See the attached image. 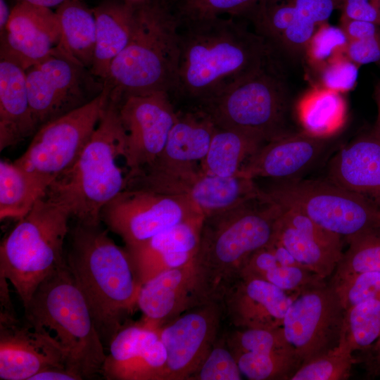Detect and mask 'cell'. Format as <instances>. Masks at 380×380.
<instances>
[{"instance_id":"6da1fadb","label":"cell","mask_w":380,"mask_h":380,"mask_svg":"<svg viewBox=\"0 0 380 380\" xmlns=\"http://www.w3.org/2000/svg\"><path fill=\"white\" fill-rule=\"evenodd\" d=\"M240 18L221 16L180 27L178 68L171 93L203 103L270 63L262 37Z\"/></svg>"},{"instance_id":"7a4b0ae2","label":"cell","mask_w":380,"mask_h":380,"mask_svg":"<svg viewBox=\"0 0 380 380\" xmlns=\"http://www.w3.org/2000/svg\"><path fill=\"white\" fill-rule=\"evenodd\" d=\"M69 236L68 267L103 344L109 345L137 310L141 283L126 248L100 224L77 222Z\"/></svg>"},{"instance_id":"3957f363","label":"cell","mask_w":380,"mask_h":380,"mask_svg":"<svg viewBox=\"0 0 380 380\" xmlns=\"http://www.w3.org/2000/svg\"><path fill=\"white\" fill-rule=\"evenodd\" d=\"M282 210L266 194L204 217L194 265L205 300L220 301L251 255L272 241Z\"/></svg>"},{"instance_id":"277c9868","label":"cell","mask_w":380,"mask_h":380,"mask_svg":"<svg viewBox=\"0 0 380 380\" xmlns=\"http://www.w3.org/2000/svg\"><path fill=\"white\" fill-rule=\"evenodd\" d=\"M180 50V23L169 0L135 6L129 42L113 61L103 81L115 102L131 94L171 93Z\"/></svg>"},{"instance_id":"5b68a950","label":"cell","mask_w":380,"mask_h":380,"mask_svg":"<svg viewBox=\"0 0 380 380\" xmlns=\"http://www.w3.org/2000/svg\"><path fill=\"white\" fill-rule=\"evenodd\" d=\"M125 134L117 103L108 99L99 122L81 154L46 193L70 211L77 222L100 224L103 208L126 188Z\"/></svg>"},{"instance_id":"8992f818","label":"cell","mask_w":380,"mask_h":380,"mask_svg":"<svg viewBox=\"0 0 380 380\" xmlns=\"http://www.w3.org/2000/svg\"><path fill=\"white\" fill-rule=\"evenodd\" d=\"M24 310L32 327L54 333L66 353L69 370L81 380L101 375L104 344L67 265L39 284Z\"/></svg>"},{"instance_id":"52a82bcc","label":"cell","mask_w":380,"mask_h":380,"mask_svg":"<svg viewBox=\"0 0 380 380\" xmlns=\"http://www.w3.org/2000/svg\"><path fill=\"white\" fill-rule=\"evenodd\" d=\"M71 217L46 191L2 241L0 275L13 285L24 308L39 284L67 265L64 244Z\"/></svg>"},{"instance_id":"ba28073f","label":"cell","mask_w":380,"mask_h":380,"mask_svg":"<svg viewBox=\"0 0 380 380\" xmlns=\"http://www.w3.org/2000/svg\"><path fill=\"white\" fill-rule=\"evenodd\" d=\"M270 65L195 106L205 112L220 128L251 134L266 142L284 134L286 88Z\"/></svg>"},{"instance_id":"9c48e42d","label":"cell","mask_w":380,"mask_h":380,"mask_svg":"<svg viewBox=\"0 0 380 380\" xmlns=\"http://www.w3.org/2000/svg\"><path fill=\"white\" fill-rule=\"evenodd\" d=\"M265 191L272 201L304 214L347 242L380 230V208L330 179L281 180Z\"/></svg>"},{"instance_id":"30bf717a","label":"cell","mask_w":380,"mask_h":380,"mask_svg":"<svg viewBox=\"0 0 380 380\" xmlns=\"http://www.w3.org/2000/svg\"><path fill=\"white\" fill-rule=\"evenodd\" d=\"M125 189H146L185 198L205 217L265 196L254 179L212 175L200 164L150 165L129 177Z\"/></svg>"},{"instance_id":"8fae6325","label":"cell","mask_w":380,"mask_h":380,"mask_svg":"<svg viewBox=\"0 0 380 380\" xmlns=\"http://www.w3.org/2000/svg\"><path fill=\"white\" fill-rule=\"evenodd\" d=\"M108 99L103 91L87 104L40 127L13 162L49 185L75 163L95 130Z\"/></svg>"},{"instance_id":"7c38bea8","label":"cell","mask_w":380,"mask_h":380,"mask_svg":"<svg viewBox=\"0 0 380 380\" xmlns=\"http://www.w3.org/2000/svg\"><path fill=\"white\" fill-rule=\"evenodd\" d=\"M30 106L37 130L43 125L91 102L104 82L56 47L25 70Z\"/></svg>"},{"instance_id":"4fadbf2b","label":"cell","mask_w":380,"mask_h":380,"mask_svg":"<svg viewBox=\"0 0 380 380\" xmlns=\"http://www.w3.org/2000/svg\"><path fill=\"white\" fill-rule=\"evenodd\" d=\"M197 215H203L185 198L146 189H125L103 208L101 221L129 248Z\"/></svg>"},{"instance_id":"5bb4252c","label":"cell","mask_w":380,"mask_h":380,"mask_svg":"<svg viewBox=\"0 0 380 380\" xmlns=\"http://www.w3.org/2000/svg\"><path fill=\"white\" fill-rule=\"evenodd\" d=\"M345 312L335 289L326 281L297 295L282 327L298 367L338 346Z\"/></svg>"},{"instance_id":"9a60e30c","label":"cell","mask_w":380,"mask_h":380,"mask_svg":"<svg viewBox=\"0 0 380 380\" xmlns=\"http://www.w3.org/2000/svg\"><path fill=\"white\" fill-rule=\"evenodd\" d=\"M115 103L125 134L124 162L127 180L160 156L177 112L170 93L163 91L131 94Z\"/></svg>"},{"instance_id":"2e32d148","label":"cell","mask_w":380,"mask_h":380,"mask_svg":"<svg viewBox=\"0 0 380 380\" xmlns=\"http://www.w3.org/2000/svg\"><path fill=\"white\" fill-rule=\"evenodd\" d=\"M223 309L209 300L185 311L158 329L166 354L164 380H189L217 339Z\"/></svg>"},{"instance_id":"e0dca14e","label":"cell","mask_w":380,"mask_h":380,"mask_svg":"<svg viewBox=\"0 0 380 380\" xmlns=\"http://www.w3.org/2000/svg\"><path fill=\"white\" fill-rule=\"evenodd\" d=\"M51 367L68 368L66 353L56 338L45 329L21 323L15 311L1 310L0 379L30 380Z\"/></svg>"},{"instance_id":"ac0fdd59","label":"cell","mask_w":380,"mask_h":380,"mask_svg":"<svg viewBox=\"0 0 380 380\" xmlns=\"http://www.w3.org/2000/svg\"><path fill=\"white\" fill-rule=\"evenodd\" d=\"M60 38L56 12L50 8L16 2L5 30L0 34V56L27 70L50 56Z\"/></svg>"},{"instance_id":"d6986e66","label":"cell","mask_w":380,"mask_h":380,"mask_svg":"<svg viewBox=\"0 0 380 380\" xmlns=\"http://www.w3.org/2000/svg\"><path fill=\"white\" fill-rule=\"evenodd\" d=\"M166 360L158 330L126 323L109 343L101 376L108 380H164Z\"/></svg>"},{"instance_id":"ffe728a7","label":"cell","mask_w":380,"mask_h":380,"mask_svg":"<svg viewBox=\"0 0 380 380\" xmlns=\"http://www.w3.org/2000/svg\"><path fill=\"white\" fill-rule=\"evenodd\" d=\"M262 279L239 276L224 291V316L237 329L282 327L285 314L297 296Z\"/></svg>"},{"instance_id":"44dd1931","label":"cell","mask_w":380,"mask_h":380,"mask_svg":"<svg viewBox=\"0 0 380 380\" xmlns=\"http://www.w3.org/2000/svg\"><path fill=\"white\" fill-rule=\"evenodd\" d=\"M282 208L273 239L303 267L323 279L330 277L343 253V238L297 210Z\"/></svg>"},{"instance_id":"7402d4cb","label":"cell","mask_w":380,"mask_h":380,"mask_svg":"<svg viewBox=\"0 0 380 380\" xmlns=\"http://www.w3.org/2000/svg\"><path fill=\"white\" fill-rule=\"evenodd\" d=\"M205 301L194 262L164 271L141 285L137 300L141 317L138 323L158 330Z\"/></svg>"},{"instance_id":"603a6c76","label":"cell","mask_w":380,"mask_h":380,"mask_svg":"<svg viewBox=\"0 0 380 380\" xmlns=\"http://www.w3.org/2000/svg\"><path fill=\"white\" fill-rule=\"evenodd\" d=\"M329 139L305 132L284 133L262 144L242 165L236 176L252 179H296L319 158L326 150Z\"/></svg>"},{"instance_id":"cb8c5ba5","label":"cell","mask_w":380,"mask_h":380,"mask_svg":"<svg viewBox=\"0 0 380 380\" xmlns=\"http://www.w3.org/2000/svg\"><path fill=\"white\" fill-rule=\"evenodd\" d=\"M203 215L189 218L137 246L127 248L141 285L156 275L194 262Z\"/></svg>"},{"instance_id":"d4e9b609","label":"cell","mask_w":380,"mask_h":380,"mask_svg":"<svg viewBox=\"0 0 380 380\" xmlns=\"http://www.w3.org/2000/svg\"><path fill=\"white\" fill-rule=\"evenodd\" d=\"M329 177L380 208V138L374 129L336 153L329 163Z\"/></svg>"},{"instance_id":"484cf974","label":"cell","mask_w":380,"mask_h":380,"mask_svg":"<svg viewBox=\"0 0 380 380\" xmlns=\"http://www.w3.org/2000/svg\"><path fill=\"white\" fill-rule=\"evenodd\" d=\"M36 131L25 70L15 61L0 56V151L33 136Z\"/></svg>"},{"instance_id":"4316f807","label":"cell","mask_w":380,"mask_h":380,"mask_svg":"<svg viewBox=\"0 0 380 380\" xmlns=\"http://www.w3.org/2000/svg\"><path fill=\"white\" fill-rule=\"evenodd\" d=\"M216 129L210 117L198 107L177 112L165 148L151 165L200 164L208 153Z\"/></svg>"},{"instance_id":"83f0119b","label":"cell","mask_w":380,"mask_h":380,"mask_svg":"<svg viewBox=\"0 0 380 380\" xmlns=\"http://www.w3.org/2000/svg\"><path fill=\"white\" fill-rule=\"evenodd\" d=\"M92 11L96 21V46L90 71L104 81L113 61L129 42L135 6L121 0H103Z\"/></svg>"},{"instance_id":"f1b7e54d","label":"cell","mask_w":380,"mask_h":380,"mask_svg":"<svg viewBox=\"0 0 380 380\" xmlns=\"http://www.w3.org/2000/svg\"><path fill=\"white\" fill-rule=\"evenodd\" d=\"M55 12L61 31L58 49L90 70L96 46V21L92 8L82 0H68Z\"/></svg>"},{"instance_id":"f546056e","label":"cell","mask_w":380,"mask_h":380,"mask_svg":"<svg viewBox=\"0 0 380 380\" xmlns=\"http://www.w3.org/2000/svg\"><path fill=\"white\" fill-rule=\"evenodd\" d=\"M296 113L305 133L330 139L343 127L347 105L342 94L323 87L308 91L298 101Z\"/></svg>"},{"instance_id":"4dcf8cb0","label":"cell","mask_w":380,"mask_h":380,"mask_svg":"<svg viewBox=\"0 0 380 380\" xmlns=\"http://www.w3.org/2000/svg\"><path fill=\"white\" fill-rule=\"evenodd\" d=\"M265 142L251 134L217 127L200 165L212 175L224 177L236 176L242 165Z\"/></svg>"},{"instance_id":"1f68e13d","label":"cell","mask_w":380,"mask_h":380,"mask_svg":"<svg viewBox=\"0 0 380 380\" xmlns=\"http://www.w3.org/2000/svg\"><path fill=\"white\" fill-rule=\"evenodd\" d=\"M47 189V185L14 162L1 160V221L23 218Z\"/></svg>"},{"instance_id":"d6a6232c","label":"cell","mask_w":380,"mask_h":380,"mask_svg":"<svg viewBox=\"0 0 380 380\" xmlns=\"http://www.w3.org/2000/svg\"><path fill=\"white\" fill-rule=\"evenodd\" d=\"M239 276L262 279L287 292L297 294L325 281L303 267L283 264L269 243L251 255Z\"/></svg>"},{"instance_id":"836d02e7","label":"cell","mask_w":380,"mask_h":380,"mask_svg":"<svg viewBox=\"0 0 380 380\" xmlns=\"http://www.w3.org/2000/svg\"><path fill=\"white\" fill-rule=\"evenodd\" d=\"M279 0H169L180 25L221 16L251 20Z\"/></svg>"},{"instance_id":"e575fe53","label":"cell","mask_w":380,"mask_h":380,"mask_svg":"<svg viewBox=\"0 0 380 380\" xmlns=\"http://www.w3.org/2000/svg\"><path fill=\"white\" fill-rule=\"evenodd\" d=\"M290 1L295 8L293 20L276 43L295 52L305 50L317 29L343 4V0Z\"/></svg>"},{"instance_id":"d590c367","label":"cell","mask_w":380,"mask_h":380,"mask_svg":"<svg viewBox=\"0 0 380 380\" xmlns=\"http://www.w3.org/2000/svg\"><path fill=\"white\" fill-rule=\"evenodd\" d=\"M379 336L380 298L363 301L346 310L340 342L353 353L365 350Z\"/></svg>"},{"instance_id":"8d00e7d4","label":"cell","mask_w":380,"mask_h":380,"mask_svg":"<svg viewBox=\"0 0 380 380\" xmlns=\"http://www.w3.org/2000/svg\"><path fill=\"white\" fill-rule=\"evenodd\" d=\"M243 376L251 380H290L298 368L291 352H246L233 354Z\"/></svg>"},{"instance_id":"74e56055","label":"cell","mask_w":380,"mask_h":380,"mask_svg":"<svg viewBox=\"0 0 380 380\" xmlns=\"http://www.w3.org/2000/svg\"><path fill=\"white\" fill-rule=\"evenodd\" d=\"M329 283L352 274L380 272V230L357 236L348 242Z\"/></svg>"},{"instance_id":"f35d334b","label":"cell","mask_w":380,"mask_h":380,"mask_svg":"<svg viewBox=\"0 0 380 380\" xmlns=\"http://www.w3.org/2000/svg\"><path fill=\"white\" fill-rule=\"evenodd\" d=\"M357 363L353 353L343 343L300 366L290 380H345Z\"/></svg>"},{"instance_id":"ab89813d","label":"cell","mask_w":380,"mask_h":380,"mask_svg":"<svg viewBox=\"0 0 380 380\" xmlns=\"http://www.w3.org/2000/svg\"><path fill=\"white\" fill-rule=\"evenodd\" d=\"M225 338L232 354L275 351L294 353L282 327L274 329H238Z\"/></svg>"},{"instance_id":"60d3db41","label":"cell","mask_w":380,"mask_h":380,"mask_svg":"<svg viewBox=\"0 0 380 380\" xmlns=\"http://www.w3.org/2000/svg\"><path fill=\"white\" fill-rule=\"evenodd\" d=\"M348 38L341 27L325 23L320 25L306 48L308 63L320 70L338 56L345 54Z\"/></svg>"},{"instance_id":"b9f144b4","label":"cell","mask_w":380,"mask_h":380,"mask_svg":"<svg viewBox=\"0 0 380 380\" xmlns=\"http://www.w3.org/2000/svg\"><path fill=\"white\" fill-rule=\"evenodd\" d=\"M242 376L224 336L217 339L205 360L189 380H241Z\"/></svg>"},{"instance_id":"7bdbcfd3","label":"cell","mask_w":380,"mask_h":380,"mask_svg":"<svg viewBox=\"0 0 380 380\" xmlns=\"http://www.w3.org/2000/svg\"><path fill=\"white\" fill-rule=\"evenodd\" d=\"M329 284L335 289L345 310L380 298V272H360Z\"/></svg>"},{"instance_id":"ee69618b","label":"cell","mask_w":380,"mask_h":380,"mask_svg":"<svg viewBox=\"0 0 380 380\" xmlns=\"http://www.w3.org/2000/svg\"><path fill=\"white\" fill-rule=\"evenodd\" d=\"M359 67L345 54L336 57L319 70L322 87L341 94L353 89Z\"/></svg>"},{"instance_id":"f6af8a7d","label":"cell","mask_w":380,"mask_h":380,"mask_svg":"<svg viewBox=\"0 0 380 380\" xmlns=\"http://www.w3.org/2000/svg\"><path fill=\"white\" fill-rule=\"evenodd\" d=\"M345 55L359 66L380 62V34L367 39L348 40Z\"/></svg>"},{"instance_id":"bcb514c9","label":"cell","mask_w":380,"mask_h":380,"mask_svg":"<svg viewBox=\"0 0 380 380\" xmlns=\"http://www.w3.org/2000/svg\"><path fill=\"white\" fill-rule=\"evenodd\" d=\"M343 17L380 25V0H343Z\"/></svg>"},{"instance_id":"7dc6e473","label":"cell","mask_w":380,"mask_h":380,"mask_svg":"<svg viewBox=\"0 0 380 380\" xmlns=\"http://www.w3.org/2000/svg\"><path fill=\"white\" fill-rule=\"evenodd\" d=\"M341 27L348 40L367 39L380 34V25L374 23L341 16Z\"/></svg>"},{"instance_id":"c3c4849f","label":"cell","mask_w":380,"mask_h":380,"mask_svg":"<svg viewBox=\"0 0 380 380\" xmlns=\"http://www.w3.org/2000/svg\"><path fill=\"white\" fill-rule=\"evenodd\" d=\"M359 353L360 355L356 357L357 362L363 365L367 377H380V336L374 343Z\"/></svg>"},{"instance_id":"681fc988","label":"cell","mask_w":380,"mask_h":380,"mask_svg":"<svg viewBox=\"0 0 380 380\" xmlns=\"http://www.w3.org/2000/svg\"><path fill=\"white\" fill-rule=\"evenodd\" d=\"M30 380H81V379L66 367H51L37 373Z\"/></svg>"},{"instance_id":"f907efd6","label":"cell","mask_w":380,"mask_h":380,"mask_svg":"<svg viewBox=\"0 0 380 380\" xmlns=\"http://www.w3.org/2000/svg\"><path fill=\"white\" fill-rule=\"evenodd\" d=\"M11 10L6 0H0V34L5 30L8 23Z\"/></svg>"},{"instance_id":"816d5d0a","label":"cell","mask_w":380,"mask_h":380,"mask_svg":"<svg viewBox=\"0 0 380 380\" xmlns=\"http://www.w3.org/2000/svg\"><path fill=\"white\" fill-rule=\"evenodd\" d=\"M16 2L24 1L44 7L51 8L58 6L68 0H15Z\"/></svg>"},{"instance_id":"f5cc1de1","label":"cell","mask_w":380,"mask_h":380,"mask_svg":"<svg viewBox=\"0 0 380 380\" xmlns=\"http://www.w3.org/2000/svg\"><path fill=\"white\" fill-rule=\"evenodd\" d=\"M374 96L377 106V118L374 131L380 138V82L375 88Z\"/></svg>"},{"instance_id":"db71d44e","label":"cell","mask_w":380,"mask_h":380,"mask_svg":"<svg viewBox=\"0 0 380 380\" xmlns=\"http://www.w3.org/2000/svg\"><path fill=\"white\" fill-rule=\"evenodd\" d=\"M121 1L130 4L132 5L137 6V5H139L143 3H145L149 0H121Z\"/></svg>"}]
</instances>
